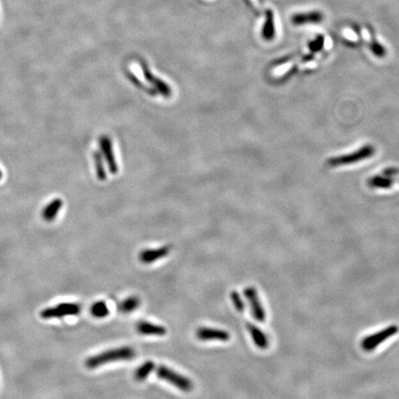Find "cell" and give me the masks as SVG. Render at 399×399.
<instances>
[{"instance_id":"cell-1","label":"cell","mask_w":399,"mask_h":399,"mask_svg":"<svg viewBox=\"0 0 399 399\" xmlns=\"http://www.w3.org/2000/svg\"><path fill=\"white\" fill-rule=\"evenodd\" d=\"M135 357V350L131 347H121L99 353L95 356L88 357L85 362V366L88 369H95L107 363L132 360Z\"/></svg>"},{"instance_id":"cell-2","label":"cell","mask_w":399,"mask_h":399,"mask_svg":"<svg viewBox=\"0 0 399 399\" xmlns=\"http://www.w3.org/2000/svg\"><path fill=\"white\" fill-rule=\"evenodd\" d=\"M81 305L74 302H62L41 310L40 316L45 320L58 319L66 316L78 315L81 312Z\"/></svg>"},{"instance_id":"cell-3","label":"cell","mask_w":399,"mask_h":399,"mask_svg":"<svg viewBox=\"0 0 399 399\" xmlns=\"http://www.w3.org/2000/svg\"><path fill=\"white\" fill-rule=\"evenodd\" d=\"M156 373L159 378L171 383L183 392H189L193 389V383H191L189 378L174 372L172 369H169L167 366H159L156 370Z\"/></svg>"},{"instance_id":"cell-4","label":"cell","mask_w":399,"mask_h":399,"mask_svg":"<svg viewBox=\"0 0 399 399\" xmlns=\"http://www.w3.org/2000/svg\"><path fill=\"white\" fill-rule=\"evenodd\" d=\"M397 332H398L397 326H394V325L388 326L382 331L364 337L363 341L361 343V347L364 351H373L383 342L386 341L391 336H394Z\"/></svg>"},{"instance_id":"cell-5","label":"cell","mask_w":399,"mask_h":399,"mask_svg":"<svg viewBox=\"0 0 399 399\" xmlns=\"http://www.w3.org/2000/svg\"><path fill=\"white\" fill-rule=\"evenodd\" d=\"M244 295L250 303L252 315L254 317V319L258 322H264L265 311L263 310V306L261 304V300L259 299L256 289L252 287H248L244 290Z\"/></svg>"},{"instance_id":"cell-6","label":"cell","mask_w":399,"mask_h":399,"mask_svg":"<svg viewBox=\"0 0 399 399\" xmlns=\"http://www.w3.org/2000/svg\"><path fill=\"white\" fill-rule=\"evenodd\" d=\"M196 336L202 341L218 340L226 342L230 339V335L227 332L210 327H200L196 331Z\"/></svg>"},{"instance_id":"cell-7","label":"cell","mask_w":399,"mask_h":399,"mask_svg":"<svg viewBox=\"0 0 399 399\" xmlns=\"http://www.w3.org/2000/svg\"><path fill=\"white\" fill-rule=\"evenodd\" d=\"M324 20L323 14L319 11H311L307 13L295 14L291 18V21L294 25H303L309 23H319Z\"/></svg>"},{"instance_id":"cell-8","label":"cell","mask_w":399,"mask_h":399,"mask_svg":"<svg viewBox=\"0 0 399 399\" xmlns=\"http://www.w3.org/2000/svg\"><path fill=\"white\" fill-rule=\"evenodd\" d=\"M169 253V247L158 248L152 250H144L140 254V260L143 263H152L161 258L166 257Z\"/></svg>"},{"instance_id":"cell-9","label":"cell","mask_w":399,"mask_h":399,"mask_svg":"<svg viewBox=\"0 0 399 399\" xmlns=\"http://www.w3.org/2000/svg\"><path fill=\"white\" fill-rule=\"evenodd\" d=\"M247 329L252 336L256 347L260 349H267L269 347V338L265 333H263L259 327L252 324H247Z\"/></svg>"},{"instance_id":"cell-10","label":"cell","mask_w":399,"mask_h":399,"mask_svg":"<svg viewBox=\"0 0 399 399\" xmlns=\"http://www.w3.org/2000/svg\"><path fill=\"white\" fill-rule=\"evenodd\" d=\"M100 146L102 148V151L105 154V160L108 164V167L110 168L112 173H116L117 167H116V160L114 157L113 149H112V143L111 141L107 137H102L100 139Z\"/></svg>"},{"instance_id":"cell-11","label":"cell","mask_w":399,"mask_h":399,"mask_svg":"<svg viewBox=\"0 0 399 399\" xmlns=\"http://www.w3.org/2000/svg\"><path fill=\"white\" fill-rule=\"evenodd\" d=\"M137 330L145 336H165L167 334V329L164 326L154 325L149 322L142 321L138 323L137 325Z\"/></svg>"},{"instance_id":"cell-12","label":"cell","mask_w":399,"mask_h":399,"mask_svg":"<svg viewBox=\"0 0 399 399\" xmlns=\"http://www.w3.org/2000/svg\"><path fill=\"white\" fill-rule=\"evenodd\" d=\"M373 152V148L366 147L363 149V150H360V151L356 152V153H352L351 155H349V156L335 158V159L330 160L329 162H330V165H332V166H337V165H343V164H349L350 162H353V161H357V160H361V159H363V158L371 156V154H372Z\"/></svg>"},{"instance_id":"cell-13","label":"cell","mask_w":399,"mask_h":399,"mask_svg":"<svg viewBox=\"0 0 399 399\" xmlns=\"http://www.w3.org/2000/svg\"><path fill=\"white\" fill-rule=\"evenodd\" d=\"M62 205H63V203L60 199H55L52 202H50L43 210V219L47 222H51L54 220L58 216V212L61 210Z\"/></svg>"},{"instance_id":"cell-14","label":"cell","mask_w":399,"mask_h":399,"mask_svg":"<svg viewBox=\"0 0 399 399\" xmlns=\"http://www.w3.org/2000/svg\"><path fill=\"white\" fill-rule=\"evenodd\" d=\"M140 304H141V301L138 297L131 296V297L127 298L126 299H124L123 301H121L117 306V309L122 313H131L132 311L138 309Z\"/></svg>"},{"instance_id":"cell-15","label":"cell","mask_w":399,"mask_h":399,"mask_svg":"<svg viewBox=\"0 0 399 399\" xmlns=\"http://www.w3.org/2000/svg\"><path fill=\"white\" fill-rule=\"evenodd\" d=\"M274 33H275V28H274L273 13L271 11H267L266 20L263 28V37L265 40L270 41L274 37Z\"/></svg>"},{"instance_id":"cell-16","label":"cell","mask_w":399,"mask_h":399,"mask_svg":"<svg viewBox=\"0 0 399 399\" xmlns=\"http://www.w3.org/2000/svg\"><path fill=\"white\" fill-rule=\"evenodd\" d=\"M142 69H143L144 77L147 79L148 82H150L151 84L155 85V86L157 87V90H159L162 94L167 95V96H168V95L171 94V90L169 89V87H168V85L165 84V83H163L162 81L156 79L154 76H152V73L148 70L147 68H145V66L142 68Z\"/></svg>"},{"instance_id":"cell-17","label":"cell","mask_w":399,"mask_h":399,"mask_svg":"<svg viewBox=\"0 0 399 399\" xmlns=\"http://www.w3.org/2000/svg\"><path fill=\"white\" fill-rule=\"evenodd\" d=\"M154 367H155V365H154V363L152 361L145 362L142 365H141L140 367L137 369L136 372L134 373L135 379L139 382L144 381L151 374Z\"/></svg>"},{"instance_id":"cell-18","label":"cell","mask_w":399,"mask_h":399,"mask_svg":"<svg viewBox=\"0 0 399 399\" xmlns=\"http://www.w3.org/2000/svg\"><path fill=\"white\" fill-rule=\"evenodd\" d=\"M91 313L95 318L102 319L109 314V310H108V307L105 301H97L92 305Z\"/></svg>"},{"instance_id":"cell-19","label":"cell","mask_w":399,"mask_h":399,"mask_svg":"<svg viewBox=\"0 0 399 399\" xmlns=\"http://www.w3.org/2000/svg\"><path fill=\"white\" fill-rule=\"evenodd\" d=\"M95 165H96V170H97V176H98V178L101 180H104L105 179V169H104V164L102 163L103 162V159L101 157V155H100L98 152H95Z\"/></svg>"},{"instance_id":"cell-20","label":"cell","mask_w":399,"mask_h":399,"mask_svg":"<svg viewBox=\"0 0 399 399\" xmlns=\"http://www.w3.org/2000/svg\"><path fill=\"white\" fill-rule=\"evenodd\" d=\"M231 299L232 301H233V304L235 306V308H236V310H238V311H241V312L243 311V310L245 309V305L243 303L241 296H240V294H238L236 291H233V292H232Z\"/></svg>"},{"instance_id":"cell-21","label":"cell","mask_w":399,"mask_h":399,"mask_svg":"<svg viewBox=\"0 0 399 399\" xmlns=\"http://www.w3.org/2000/svg\"><path fill=\"white\" fill-rule=\"evenodd\" d=\"M371 49L375 56L380 57V58H382L385 55V49L379 43H371Z\"/></svg>"},{"instance_id":"cell-22","label":"cell","mask_w":399,"mask_h":399,"mask_svg":"<svg viewBox=\"0 0 399 399\" xmlns=\"http://www.w3.org/2000/svg\"><path fill=\"white\" fill-rule=\"evenodd\" d=\"M323 44H324V39H323V37L319 36V38H317L315 41H313L310 44V48L311 50H314V51L319 50L323 47Z\"/></svg>"},{"instance_id":"cell-23","label":"cell","mask_w":399,"mask_h":399,"mask_svg":"<svg viewBox=\"0 0 399 399\" xmlns=\"http://www.w3.org/2000/svg\"><path fill=\"white\" fill-rule=\"evenodd\" d=\"M372 183L378 187H388L391 182L386 179H374L372 180Z\"/></svg>"},{"instance_id":"cell-24","label":"cell","mask_w":399,"mask_h":399,"mask_svg":"<svg viewBox=\"0 0 399 399\" xmlns=\"http://www.w3.org/2000/svg\"><path fill=\"white\" fill-rule=\"evenodd\" d=\"M1 178H2V171L0 170V179H1Z\"/></svg>"}]
</instances>
